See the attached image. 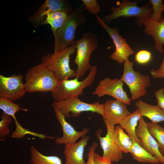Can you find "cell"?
<instances>
[{"label":"cell","mask_w":164,"mask_h":164,"mask_svg":"<svg viewBox=\"0 0 164 164\" xmlns=\"http://www.w3.org/2000/svg\"><path fill=\"white\" fill-rule=\"evenodd\" d=\"M84 10L82 4L68 13L63 24L53 34L55 41L53 53H57L69 45L76 43V31L79 26H84L86 22L83 13Z\"/></svg>","instance_id":"1"},{"label":"cell","mask_w":164,"mask_h":164,"mask_svg":"<svg viewBox=\"0 0 164 164\" xmlns=\"http://www.w3.org/2000/svg\"><path fill=\"white\" fill-rule=\"evenodd\" d=\"M25 81L26 92L30 93L52 92L59 81L53 73L41 63L28 69Z\"/></svg>","instance_id":"2"},{"label":"cell","mask_w":164,"mask_h":164,"mask_svg":"<svg viewBox=\"0 0 164 164\" xmlns=\"http://www.w3.org/2000/svg\"><path fill=\"white\" fill-rule=\"evenodd\" d=\"M76 50L75 43L57 53H48L42 57L41 63L49 69L58 80L75 77L76 71L70 68V60Z\"/></svg>","instance_id":"3"},{"label":"cell","mask_w":164,"mask_h":164,"mask_svg":"<svg viewBox=\"0 0 164 164\" xmlns=\"http://www.w3.org/2000/svg\"><path fill=\"white\" fill-rule=\"evenodd\" d=\"M97 71V67L95 65L91 67L88 74L82 80L78 81L77 77L59 80L56 88L51 93L53 99L55 101H61L75 95H82L84 89L93 84Z\"/></svg>","instance_id":"4"},{"label":"cell","mask_w":164,"mask_h":164,"mask_svg":"<svg viewBox=\"0 0 164 164\" xmlns=\"http://www.w3.org/2000/svg\"><path fill=\"white\" fill-rule=\"evenodd\" d=\"M76 55L74 63L77 66L75 77H83L91 66L90 58L92 53L97 48L98 42L97 35L90 31L84 33L81 38L76 42Z\"/></svg>","instance_id":"5"},{"label":"cell","mask_w":164,"mask_h":164,"mask_svg":"<svg viewBox=\"0 0 164 164\" xmlns=\"http://www.w3.org/2000/svg\"><path fill=\"white\" fill-rule=\"evenodd\" d=\"M123 0L120 6L117 7H112V13L101 19L102 21L108 24L111 21L121 17H135V23L139 26L142 25L144 19L150 18L152 12L151 5L149 3L139 7L137 2Z\"/></svg>","instance_id":"6"},{"label":"cell","mask_w":164,"mask_h":164,"mask_svg":"<svg viewBox=\"0 0 164 164\" xmlns=\"http://www.w3.org/2000/svg\"><path fill=\"white\" fill-rule=\"evenodd\" d=\"M123 64V73L120 79L129 88L131 99L134 101L144 96L147 93L146 88L151 85L149 76L134 70L133 63L129 57Z\"/></svg>","instance_id":"7"},{"label":"cell","mask_w":164,"mask_h":164,"mask_svg":"<svg viewBox=\"0 0 164 164\" xmlns=\"http://www.w3.org/2000/svg\"><path fill=\"white\" fill-rule=\"evenodd\" d=\"M79 96L75 95L63 101H55L52 106L57 108L66 118L78 117L82 112L85 111L95 112L104 117V104L98 102L92 103H85L81 101Z\"/></svg>","instance_id":"8"},{"label":"cell","mask_w":164,"mask_h":164,"mask_svg":"<svg viewBox=\"0 0 164 164\" xmlns=\"http://www.w3.org/2000/svg\"><path fill=\"white\" fill-rule=\"evenodd\" d=\"M123 86V82L120 79L107 77L99 81L92 94L99 97L109 95L126 105H130L132 99L124 90Z\"/></svg>","instance_id":"9"},{"label":"cell","mask_w":164,"mask_h":164,"mask_svg":"<svg viewBox=\"0 0 164 164\" xmlns=\"http://www.w3.org/2000/svg\"><path fill=\"white\" fill-rule=\"evenodd\" d=\"M97 21L100 26L111 37L115 46V51L110 56V57L121 64L124 63L127 58L134 53V50L119 34L117 27L114 28L109 27L101 19L96 15Z\"/></svg>","instance_id":"10"},{"label":"cell","mask_w":164,"mask_h":164,"mask_svg":"<svg viewBox=\"0 0 164 164\" xmlns=\"http://www.w3.org/2000/svg\"><path fill=\"white\" fill-rule=\"evenodd\" d=\"M22 74H14L9 77L0 75V97L12 102L23 97L26 92Z\"/></svg>","instance_id":"11"},{"label":"cell","mask_w":164,"mask_h":164,"mask_svg":"<svg viewBox=\"0 0 164 164\" xmlns=\"http://www.w3.org/2000/svg\"><path fill=\"white\" fill-rule=\"evenodd\" d=\"M71 4L65 0H46L42 5L29 18L35 28L42 25L49 12L69 13L73 9Z\"/></svg>","instance_id":"12"},{"label":"cell","mask_w":164,"mask_h":164,"mask_svg":"<svg viewBox=\"0 0 164 164\" xmlns=\"http://www.w3.org/2000/svg\"><path fill=\"white\" fill-rule=\"evenodd\" d=\"M106 125L107 133L104 137L101 136V130L97 131L96 135L99 140L103 151L102 156L109 158L111 162H118L123 158V153L117 147L114 137V127L111 125L106 121Z\"/></svg>","instance_id":"13"},{"label":"cell","mask_w":164,"mask_h":164,"mask_svg":"<svg viewBox=\"0 0 164 164\" xmlns=\"http://www.w3.org/2000/svg\"><path fill=\"white\" fill-rule=\"evenodd\" d=\"M56 118L60 123L63 132L62 137L56 138V143L58 145L73 144L80 138L83 137L89 132V129L84 128L80 132L76 130L66 120L64 115L56 108L53 107Z\"/></svg>","instance_id":"14"},{"label":"cell","mask_w":164,"mask_h":164,"mask_svg":"<svg viewBox=\"0 0 164 164\" xmlns=\"http://www.w3.org/2000/svg\"><path fill=\"white\" fill-rule=\"evenodd\" d=\"M136 129V134L141 140L142 147L156 158L160 163L164 164V156L160 152L157 142L148 131L146 122L141 116Z\"/></svg>","instance_id":"15"},{"label":"cell","mask_w":164,"mask_h":164,"mask_svg":"<svg viewBox=\"0 0 164 164\" xmlns=\"http://www.w3.org/2000/svg\"><path fill=\"white\" fill-rule=\"evenodd\" d=\"M104 105V115L103 120L113 126L119 124L121 120L131 113L125 104L116 100H106Z\"/></svg>","instance_id":"16"},{"label":"cell","mask_w":164,"mask_h":164,"mask_svg":"<svg viewBox=\"0 0 164 164\" xmlns=\"http://www.w3.org/2000/svg\"><path fill=\"white\" fill-rule=\"evenodd\" d=\"M90 138L89 136H85L77 142L65 145L63 150L64 164H86L83 155Z\"/></svg>","instance_id":"17"},{"label":"cell","mask_w":164,"mask_h":164,"mask_svg":"<svg viewBox=\"0 0 164 164\" xmlns=\"http://www.w3.org/2000/svg\"><path fill=\"white\" fill-rule=\"evenodd\" d=\"M145 27L144 31L148 35L152 36L155 41V47L161 53L164 52L163 46L164 45V16L161 22L154 21L149 18L142 22Z\"/></svg>","instance_id":"18"},{"label":"cell","mask_w":164,"mask_h":164,"mask_svg":"<svg viewBox=\"0 0 164 164\" xmlns=\"http://www.w3.org/2000/svg\"><path fill=\"white\" fill-rule=\"evenodd\" d=\"M141 116L139 109L137 108L121 120L119 124L126 131L132 140L142 147L141 141L135 132L138 123Z\"/></svg>","instance_id":"19"},{"label":"cell","mask_w":164,"mask_h":164,"mask_svg":"<svg viewBox=\"0 0 164 164\" xmlns=\"http://www.w3.org/2000/svg\"><path fill=\"white\" fill-rule=\"evenodd\" d=\"M135 106L141 115L147 117L151 122L157 123L164 121V111L157 105L148 104L139 99L136 102Z\"/></svg>","instance_id":"20"},{"label":"cell","mask_w":164,"mask_h":164,"mask_svg":"<svg viewBox=\"0 0 164 164\" xmlns=\"http://www.w3.org/2000/svg\"><path fill=\"white\" fill-rule=\"evenodd\" d=\"M133 145L130 152L134 159L143 163L159 164L157 159L146 151L134 140H132Z\"/></svg>","instance_id":"21"},{"label":"cell","mask_w":164,"mask_h":164,"mask_svg":"<svg viewBox=\"0 0 164 164\" xmlns=\"http://www.w3.org/2000/svg\"><path fill=\"white\" fill-rule=\"evenodd\" d=\"M114 137L116 144L123 153H130L133 145L132 141L120 125L114 127Z\"/></svg>","instance_id":"22"},{"label":"cell","mask_w":164,"mask_h":164,"mask_svg":"<svg viewBox=\"0 0 164 164\" xmlns=\"http://www.w3.org/2000/svg\"><path fill=\"white\" fill-rule=\"evenodd\" d=\"M30 151V162L32 164H63L62 160L59 157L44 155L34 145L31 146Z\"/></svg>","instance_id":"23"},{"label":"cell","mask_w":164,"mask_h":164,"mask_svg":"<svg viewBox=\"0 0 164 164\" xmlns=\"http://www.w3.org/2000/svg\"><path fill=\"white\" fill-rule=\"evenodd\" d=\"M68 13L61 12H49L43 22L42 25L48 24L50 25L53 34L63 23Z\"/></svg>","instance_id":"24"},{"label":"cell","mask_w":164,"mask_h":164,"mask_svg":"<svg viewBox=\"0 0 164 164\" xmlns=\"http://www.w3.org/2000/svg\"><path fill=\"white\" fill-rule=\"evenodd\" d=\"M147 129L157 142L159 151L164 155V127L157 123L146 122Z\"/></svg>","instance_id":"25"},{"label":"cell","mask_w":164,"mask_h":164,"mask_svg":"<svg viewBox=\"0 0 164 164\" xmlns=\"http://www.w3.org/2000/svg\"><path fill=\"white\" fill-rule=\"evenodd\" d=\"M20 105L6 99L0 97V108L5 113L12 116L13 118L15 117V114L21 110L27 112L28 110L20 107Z\"/></svg>","instance_id":"26"},{"label":"cell","mask_w":164,"mask_h":164,"mask_svg":"<svg viewBox=\"0 0 164 164\" xmlns=\"http://www.w3.org/2000/svg\"><path fill=\"white\" fill-rule=\"evenodd\" d=\"M15 125V128L14 131L10 137L12 138H21L25 137L27 134H29L36 136L42 139H44L46 138H53V137L47 136L41 134H39L31 131L27 129L23 128L17 120L16 117L13 118Z\"/></svg>","instance_id":"27"},{"label":"cell","mask_w":164,"mask_h":164,"mask_svg":"<svg viewBox=\"0 0 164 164\" xmlns=\"http://www.w3.org/2000/svg\"><path fill=\"white\" fill-rule=\"evenodd\" d=\"M162 0H149V3L152 6L153 12L150 15L151 19L161 22L163 19L162 13L164 10V4L162 3Z\"/></svg>","instance_id":"28"},{"label":"cell","mask_w":164,"mask_h":164,"mask_svg":"<svg viewBox=\"0 0 164 164\" xmlns=\"http://www.w3.org/2000/svg\"><path fill=\"white\" fill-rule=\"evenodd\" d=\"M0 121V137L1 139L10 134L9 125L12 122V117L3 112L1 114Z\"/></svg>","instance_id":"29"},{"label":"cell","mask_w":164,"mask_h":164,"mask_svg":"<svg viewBox=\"0 0 164 164\" xmlns=\"http://www.w3.org/2000/svg\"><path fill=\"white\" fill-rule=\"evenodd\" d=\"M152 58L151 53L146 50L138 51L135 56V61L139 64H145L148 63Z\"/></svg>","instance_id":"30"},{"label":"cell","mask_w":164,"mask_h":164,"mask_svg":"<svg viewBox=\"0 0 164 164\" xmlns=\"http://www.w3.org/2000/svg\"><path fill=\"white\" fill-rule=\"evenodd\" d=\"M85 9L90 13L97 15L100 12V8L97 0H82Z\"/></svg>","instance_id":"31"},{"label":"cell","mask_w":164,"mask_h":164,"mask_svg":"<svg viewBox=\"0 0 164 164\" xmlns=\"http://www.w3.org/2000/svg\"><path fill=\"white\" fill-rule=\"evenodd\" d=\"M155 95L156 98L157 104V106L164 111V88L161 87L160 89L155 93Z\"/></svg>","instance_id":"32"},{"label":"cell","mask_w":164,"mask_h":164,"mask_svg":"<svg viewBox=\"0 0 164 164\" xmlns=\"http://www.w3.org/2000/svg\"><path fill=\"white\" fill-rule=\"evenodd\" d=\"M150 74L154 79L164 78V56L159 68L157 70L152 69L150 71Z\"/></svg>","instance_id":"33"},{"label":"cell","mask_w":164,"mask_h":164,"mask_svg":"<svg viewBox=\"0 0 164 164\" xmlns=\"http://www.w3.org/2000/svg\"><path fill=\"white\" fill-rule=\"evenodd\" d=\"M93 159L94 164H112L110 159L101 156L95 152L93 155Z\"/></svg>","instance_id":"34"},{"label":"cell","mask_w":164,"mask_h":164,"mask_svg":"<svg viewBox=\"0 0 164 164\" xmlns=\"http://www.w3.org/2000/svg\"><path fill=\"white\" fill-rule=\"evenodd\" d=\"M97 145V143L95 142H94L92 145L88 148V152L87 154V161L86 164H94L93 161V156L95 150Z\"/></svg>","instance_id":"35"}]
</instances>
